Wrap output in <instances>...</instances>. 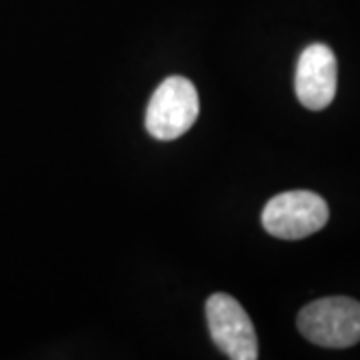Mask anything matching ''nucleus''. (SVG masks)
<instances>
[{
    "mask_svg": "<svg viewBox=\"0 0 360 360\" xmlns=\"http://www.w3.org/2000/svg\"><path fill=\"white\" fill-rule=\"evenodd\" d=\"M208 330L222 354L232 360L258 359V338L250 316L231 295L217 292L206 300Z\"/></svg>",
    "mask_w": 360,
    "mask_h": 360,
    "instance_id": "4",
    "label": "nucleus"
},
{
    "mask_svg": "<svg viewBox=\"0 0 360 360\" xmlns=\"http://www.w3.org/2000/svg\"><path fill=\"white\" fill-rule=\"evenodd\" d=\"M298 330L312 345L348 348L360 342V302L348 296H328L298 312Z\"/></svg>",
    "mask_w": 360,
    "mask_h": 360,
    "instance_id": "1",
    "label": "nucleus"
},
{
    "mask_svg": "<svg viewBox=\"0 0 360 360\" xmlns=\"http://www.w3.org/2000/svg\"><path fill=\"white\" fill-rule=\"evenodd\" d=\"M328 217V205L322 196L310 191H288L266 202L262 226L276 238L300 240L321 231Z\"/></svg>",
    "mask_w": 360,
    "mask_h": 360,
    "instance_id": "3",
    "label": "nucleus"
},
{
    "mask_svg": "<svg viewBox=\"0 0 360 360\" xmlns=\"http://www.w3.org/2000/svg\"><path fill=\"white\" fill-rule=\"evenodd\" d=\"M338 66L335 52L326 44H310L298 56L295 75L296 96L309 110H324L335 101Z\"/></svg>",
    "mask_w": 360,
    "mask_h": 360,
    "instance_id": "5",
    "label": "nucleus"
},
{
    "mask_svg": "<svg viewBox=\"0 0 360 360\" xmlns=\"http://www.w3.org/2000/svg\"><path fill=\"white\" fill-rule=\"evenodd\" d=\"M198 110L200 101L193 82L184 77H168L146 106V130L156 141H174L193 129Z\"/></svg>",
    "mask_w": 360,
    "mask_h": 360,
    "instance_id": "2",
    "label": "nucleus"
}]
</instances>
